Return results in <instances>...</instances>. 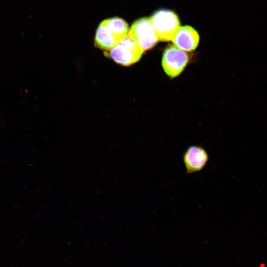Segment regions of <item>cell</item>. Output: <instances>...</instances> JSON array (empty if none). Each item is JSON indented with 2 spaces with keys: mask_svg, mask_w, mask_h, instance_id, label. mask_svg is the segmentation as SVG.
I'll return each mask as SVG.
<instances>
[{
  "mask_svg": "<svg viewBox=\"0 0 267 267\" xmlns=\"http://www.w3.org/2000/svg\"><path fill=\"white\" fill-rule=\"evenodd\" d=\"M159 41H171L180 26L179 19L173 11L161 9L155 12L150 18Z\"/></svg>",
  "mask_w": 267,
  "mask_h": 267,
  "instance_id": "6da1fadb",
  "label": "cell"
},
{
  "mask_svg": "<svg viewBox=\"0 0 267 267\" xmlns=\"http://www.w3.org/2000/svg\"><path fill=\"white\" fill-rule=\"evenodd\" d=\"M143 52L128 35L114 47L104 53L118 64L129 66L138 61Z\"/></svg>",
  "mask_w": 267,
  "mask_h": 267,
  "instance_id": "7a4b0ae2",
  "label": "cell"
},
{
  "mask_svg": "<svg viewBox=\"0 0 267 267\" xmlns=\"http://www.w3.org/2000/svg\"><path fill=\"white\" fill-rule=\"evenodd\" d=\"M128 35L143 51L152 48L159 41L150 18L146 17L134 22Z\"/></svg>",
  "mask_w": 267,
  "mask_h": 267,
  "instance_id": "3957f363",
  "label": "cell"
},
{
  "mask_svg": "<svg viewBox=\"0 0 267 267\" xmlns=\"http://www.w3.org/2000/svg\"><path fill=\"white\" fill-rule=\"evenodd\" d=\"M188 61L186 53L174 45H170L165 50L162 64L165 73L170 77L179 75Z\"/></svg>",
  "mask_w": 267,
  "mask_h": 267,
  "instance_id": "277c9868",
  "label": "cell"
},
{
  "mask_svg": "<svg viewBox=\"0 0 267 267\" xmlns=\"http://www.w3.org/2000/svg\"><path fill=\"white\" fill-rule=\"evenodd\" d=\"M182 159L186 174L191 175L200 172L205 168L209 160V155L202 145L193 144L184 151Z\"/></svg>",
  "mask_w": 267,
  "mask_h": 267,
  "instance_id": "5b68a950",
  "label": "cell"
},
{
  "mask_svg": "<svg viewBox=\"0 0 267 267\" xmlns=\"http://www.w3.org/2000/svg\"><path fill=\"white\" fill-rule=\"evenodd\" d=\"M171 41L173 45L180 49L191 51L197 46L199 36L198 32L190 26H180Z\"/></svg>",
  "mask_w": 267,
  "mask_h": 267,
  "instance_id": "8992f818",
  "label": "cell"
},
{
  "mask_svg": "<svg viewBox=\"0 0 267 267\" xmlns=\"http://www.w3.org/2000/svg\"><path fill=\"white\" fill-rule=\"evenodd\" d=\"M120 41L106 26L100 23L95 33L96 46L107 51L114 47Z\"/></svg>",
  "mask_w": 267,
  "mask_h": 267,
  "instance_id": "52a82bcc",
  "label": "cell"
},
{
  "mask_svg": "<svg viewBox=\"0 0 267 267\" xmlns=\"http://www.w3.org/2000/svg\"><path fill=\"white\" fill-rule=\"evenodd\" d=\"M109 30L121 41L128 33V25L123 19L119 17H112L105 19L101 22Z\"/></svg>",
  "mask_w": 267,
  "mask_h": 267,
  "instance_id": "ba28073f",
  "label": "cell"
}]
</instances>
